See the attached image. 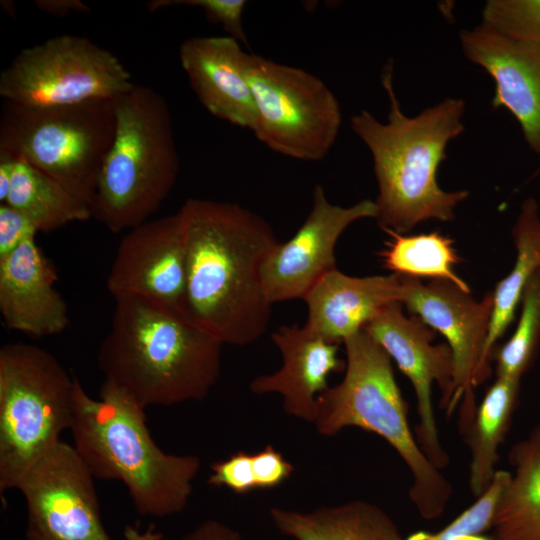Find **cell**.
Here are the masks:
<instances>
[{"label": "cell", "instance_id": "obj_38", "mask_svg": "<svg viewBox=\"0 0 540 540\" xmlns=\"http://www.w3.org/2000/svg\"><path fill=\"white\" fill-rule=\"evenodd\" d=\"M425 531H418L415 533H412L407 538H404V540H424Z\"/></svg>", "mask_w": 540, "mask_h": 540}, {"label": "cell", "instance_id": "obj_31", "mask_svg": "<svg viewBox=\"0 0 540 540\" xmlns=\"http://www.w3.org/2000/svg\"><path fill=\"white\" fill-rule=\"evenodd\" d=\"M208 483L215 487H226L236 494L255 490L252 454L239 451L215 462L211 465Z\"/></svg>", "mask_w": 540, "mask_h": 540}, {"label": "cell", "instance_id": "obj_27", "mask_svg": "<svg viewBox=\"0 0 540 540\" xmlns=\"http://www.w3.org/2000/svg\"><path fill=\"white\" fill-rule=\"evenodd\" d=\"M518 324L496 352V377L521 378L531 366L540 344V269L528 281Z\"/></svg>", "mask_w": 540, "mask_h": 540}, {"label": "cell", "instance_id": "obj_32", "mask_svg": "<svg viewBox=\"0 0 540 540\" xmlns=\"http://www.w3.org/2000/svg\"><path fill=\"white\" fill-rule=\"evenodd\" d=\"M255 489H272L289 479L293 465L272 445L252 454Z\"/></svg>", "mask_w": 540, "mask_h": 540}, {"label": "cell", "instance_id": "obj_3", "mask_svg": "<svg viewBox=\"0 0 540 540\" xmlns=\"http://www.w3.org/2000/svg\"><path fill=\"white\" fill-rule=\"evenodd\" d=\"M382 85L389 100L387 122L366 110L353 115L350 122L372 156L378 225L384 231L404 234L427 220L452 221L468 191L443 190L437 172L448 143L464 131V100L446 98L409 117L395 94L392 62L383 69Z\"/></svg>", "mask_w": 540, "mask_h": 540}, {"label": "cell", "instance_id": "obj_13", "mask_svg": "<svg viewBox=\"0 0 540 540\" xmlns=\"http://www.w3.org/2000/svg\"><path fill=\"white\" fill-rule=\"evenodd\" d=\"M372 339L395 361L411 382L417 399L419 425L417 443L439 470L449 464L436 426L432 386L442 393L446 411L453 397V357L447 343L433 344L435 330L416 315L406 316L401 302L385 306L364 328Z\"/></svg>", "mask_w": 540, "mask_h": 540}, {"label": "cell", "instance_id": "obj_30", "mask_svg": "<svg viewBox=\"0 0 540 540\" xmlns=\"http://www.w3.org/2000/svg\"><path fill=\"white\" fill-rule=\"evenodd\" d=\"M189 6L200 8L206 18L213 24H218L228 33V36L238 42L248 45L242 16L247 5L244 0H153L147 3L150 12L171 6Z\"/></svg>", "mask_w": 540, "mask_h": 540}, {"label": "cell", "instance_id": "obj_7", "mask_svg": "<svg viewBox=\"0 0 540 540\" xmlns=\"http://www.w3.org/2000/svg\"><path fill=\"white\" fill-rule=\"evenodd\" d=\"M115 132L114 99L53 107L3 101L0 156L31 164L90 207Z\"/></svg>", "mask_w": 540, "mask_h": 540}, {"label": "cell", "instance_id": "obj_26", "mask_svg": "<svg viewBox=\"0 0 540 540\" xmlns=\"http://www.w3.org/2000/svg\"><path fill=\"white\" fill-rule=\"evenodd\" d=\"M392 237L379 255L385 268L393 274L420 279L447 280L470 291L467 283L454 271L460 261L453 239L439 232L403 235L385 231Z\"/></svg>", "mask_w": 540, "mask_h": 540}, {"label": "cell", "instance_id": "obj_4", "mask_svg": "<svg viewBox=\"0 0 540 540\" xmlns=\"http://www.w3.org/2000/svg\"><path fill=\"white\" fill-rule=\"evenodd\" d=\"M70 430L94 478L122 482L140 515L161 518L185 509L199 457L164 452L147 428L145 409L122 390L104 380L97 400L75 377Z\"/></svg>", "mask_w": 540, "mask_h": 540}, {"label": "cell", "instance_id": "obj_36", "mask_svg": "<svg viewBox=\"0 0 540 540\" xmlns=\"http://www.w3.org/2000/svg\"><path fill=\"white\" fill-rule=\"evenodd\" d=\"M16 161L0 156V202L5 203L12 184Z\"/></svg>", "mask_w": 540, "mask_h": 540}, {"label": "cell", "instance_id": "obj_18", "mask_svg": "<svg viewBox=\"0 0 540 540\" xmlns=\"http://www.w3.org/2000/svg\"><path fill=\"white\" fill-rule=\"evenodd\" d=\"M56 280L35 237L0 259V313L5 325L35 337L63 332L70 321Z\"/></svg>", "mask_w": 540, "mask_h": 540}, {"label": "cell", "instance_id": "obj_20", "mask_svg": "<svg viewBox=\"0 0 540 540\" xmlns=\"http://www.w3.org/2000/svg\"><path fill=\"white\" fill-rule=\"evenodd\" d=\"M397 274L356 277L337 268L325 274L303 298L305 328L332 343H340L365 326L388 304L401 302Z\"/></svg>", "mask_w": 540, "mask_h": 540}, {"label": "cell", "instance_id": "obj_28", "mask_svg": "<svg viewBox=\"0 0 540 540\" xmlns=\"http://www.w3.org/2000/svg\"><path fill=\"white\" fill-rule=\"evenodd\" d=\"M511 476L508 471L496 470L489 486L477 497L475 503L439 532H425L424 540H489L483 534L492 529L500 500Z\"/></svg>", "mask_w": 540, "mask_h": 540}, {"label": "cell", "instance_id": "obj_14", "mask_svg": "<svg viewBox=\"0 0 540 540\" xmlns=\"http://www.w3.org/2000/svg\"><path fill=\"white\" fill-rule=\"evenodd\" d=\"M375 201L364 199L352 206L332 204L321 185L313 190L312 207L302 225L285 242H279L262 268V282L273 305L303 299L328 272L336 269L335 247L354 222L375 218Z\"/></svg>", "mask_w": 540, "mask_h": 540}, {"label": "cell", "instance_id": "obj_23", "mask_svg": "<svg viewBox=\"0 0 540 540\" xmlns=\"http://www.w3.org/2000/svg\"><path fill=\"white\" fill-rule=\"evenodd\" d=\"M520 381L516 377H496L466 434L471 453L469 487L476 498L487 489L496 472L498 448L511 424Z\"/></svg>", "mask_w": 540, "mask_h": 540}, {"label": "cell", "instance_id": "obj_16", "mask_svg": "<svg viewBox=\"0 0 540 540\" xmlns=\"http://www.w3.org/2000/svg\"><path fill=\"white\" fill-rule=\"evenodd\" d=\"M466 58L494 80L492 106L517 120L531 150L540 154V47L483 24L460 33Z\"/></svg>", "mask_w": 540, "mask_h": 540}, {"label": "cell", "instance_id": "obj_1", "mask_svg": "<svg viewBox=\"0 0 540 540\" xmlns=\"http://www.w3.org/2000/svg\"><path fill=\"white\" fill-rule=\"evenodd\" d=\"M178 213L186 244L185 315L223 344L256 342L271 320L262 268L280 242L273 228L233 202L190 198Z\"/></svg>", "mask_w": 540, "mask_h": 540}, {"label": "cell", "instance_id": "obj_10", "mask_svg": "<svg viewBox=\"0 0 540 540\" xmlns=\"http://www.w3.org/2000/svg\"><path fill=\"white\" fill-rule=\"evenodd\" d=\"M135 84L120 59L90 39L57 35L21 50L0 73V96L27 107L115 99Z\"/></svg>", "mask_w": 540, "mask_h": 540}, {"label": "cell", "instance_id": "obj_21", "mask_svg": "<svg viewBox=\"0 0 540 540\" xmlns=\"http://www.w3.org/2000/svg\"><path fill=\"white\" fill-rule=\"evenodd\" d=\"M269 515L281 533L295 540H404L389 514L364 500L307 512L273 507Z\"/></svg>", "mask_w": 540, "mask_h": 540}, {"label": "cell", "instance_id": "obj_24", "mask_svg": "<svg viewBox=\"0 0 540 540\" xmlns=\"http://www.w3.org/2000/svg\"><path fill=\"white\" fill-rule=\"evenodd\" d=\"M511 234L516 260L509 274L497 283L493 292V311L486 345L490 360L495 343L515 317L528 281L540 269V214L534 198L522 202Z\"/></svg>", "mask_w": 540, "mask_h": 540}, {"label": "cell", "instance_id": "obj_22", "mask_svg": "<svg viewBox=\"0 0 540 540\" xmlns=\"http://www.w3.org/2000/svg\"><path fill=\"white\" fill-rule=\"evenodd\" d=\"M508 457L515 470L489 540H540V423L511 448Z\"/></svg>", "mask_w": 540, "mask_h": 540}, {"label": "cell", "instance_id": "obj_12", "mask_svg": "<svg viewBox=\"0 0 540 540\" xmlns=\"http://www.w3.org/2000/svg\"><path fill=\"white\" fill-rule=\"evenodd\" d=\"M94 476L74 446L60 441L17 489L27 508V540H112L102 521Z\"/></svg>", "mask_w": 540, "mask_h": 540}, {"label": "cell", "instance_id": "obj_8", "mask_svg": "<svg viewBox=\"0 0 540 540\" xmlns=\"http://www.w3.org/2000/svg\"><path fill=\"white\" fill-rule=\"evenodd\" d=\"M75 376L47 350L27 343L0 349V492L23 475L70 429Z\"/></svg>", "mask_w": 540, "mask_h": 540}, {"label": "cell", "instance_id": "obj_29", "mask_svg": "<svg viewBox=\"0 0 540 540\" xmlns=\"http://www.w3.org/2000/svg\"><path fill=\"white\" fill-rule=\"evenodd\" d=\"M481 24L540 47V0H489L482 10Z\"/></svg>", "mask_w": 540, "mask_h": 540}, {"label": "cell", "instance_id": "obj_11", "mask_svg": "<svg viewBox=\"0 0 540 540\" xmlns=\"http://www.w3.org/2000/svg\"><path fill=\"white\" fill-rule=\"evenodd\" d=\"M400 278L403 306L441 333L451 350L453 397L446 412L451 414L460 404L459 428L466 435L478 408L474 387L491 375L486 345L493 311V293H486L479 301L471 295V291L451 281L434 279L424 284L420 279Z\"/></svg>", "mask_w": 540, "mask_h": 540}, {"label": "cell", "instance_id": "obj_15", "mask_svg": "<svg viewBox=\"0 0 540 540\" xmlns=\"http://www.w3.org/2000/svg\"><path fill=\"white\" fill-rule=\"evenodd\" d=\"M107 289L113 297L139 295L185 314L186 244L178 211L148 220L124 235Z\"/></svg>", "mask_w": 540, "mask_h": 540}, {"label": "cell", "instance_id": "obj_19", "mask_svg": "<svg viewBox=\"0 0 540 540\" xmlns=\"http://www.w3.org/2000/svg\"><path fill=\"white\" fill-rule=\"evenodd\" d=\"M271 338L281 353V367L254 378L250 390L257 395L279 394L288 415L313 423L317 397L329 387L330 374L345 368V361L338 356V344L298 324L279 327Z\"/></svg>", "mask_w": 540, "mask_h": 540}, {"label": "cell", "instance_id": "obj_34", "mask_svg": "<svg viewBox=\"0 0 540 540\" xmlns=\"http://www.w3.org/2000/svg\"><path fill=\"white\" fill-rule=\"evenodd\" d=\"M181 540H242L232 527L214 519L202 522Z\"/></svg>", "mask_w": 540, "mask_h": 540}, {"label": "cell", "instance_id": "obj_35", "mask_svg": "<svg viewBox=\"0 0 540 540\" xmlns=\"http://www.w3.org/2000/svg\"><path fill=\"white\" fill-rule=\"evenodd\" d=\"M35 6L56 17H66L71 13H90L91 8L80 0H36Z\"/></svg>", "mask_w": 540, "mask_h": 540}, {"label": "cell", "instance_id": "obj_5", "mask_svg": "<svg viewBox=\"0 0 540 540\" xmlns=\"http://www.w3.org/2000/svg\"><path fill=\"white\" fill-rule=\"evenodd\" d=\"M342 381L317 397L313 424L323 436L358 427L382 437L408 467L409 497L425 520L441 516L452 485L426 457L408 422V407L397 385L391 358L363 329L343 341Z\"/></svg>", "mask_w": 540, "mask_h": 540}, {"label": "cell", "instance_id": "obj_2", "mask_svg": "<svg viewBox=\"0 0 540 540\" xmlns=\"http://www.w3.org/2000/svg\"><path fill=\"white\" fill-rule=\"evenodd\" d=\"M114 299L97 354L105 380L143 409L204 400L220 377L224 344L159 302L133 294Z\"/></svg>", "mask_w": 540, "mask_h": 540}, {"label": "cell", "instance_id": "obj_6", "mask_svg": "<svg viewBox=\"0 0 540 540\" xmlns=\"http://www.w3.org/2000/svg\"><path fill=\"white\" fill-rule=\"evenodd\" d=\"M116 132L94 198L92 218L119 233L146 221L172 191L180 158L167 101L135 84L114 99Z\"/></svg>", "mask_w": 540, "mask_h": 540}, {"label": "cell", "instance_id": "obj_33", "mask_svg": "<svg viewBox=\"0 0 540 540\" xmlns=\"http://www.w3.org/2000/svg\"><path fill=\"white\" fill-rule=\"evenodd\" d=\"M37 228L19 210L0 204V259L8 256L25 240L36 237Z\"/></svg>", "mask_w": 540, "mask_h": 540}, {"label": "cell", "instance_id": "obj_17", "mask_svg": "<svg viewBox=\"0 0 540 540\" xmlns=\"http://www.w3.org/2000/svg\"><path fill=\"white\" fill-rule=\"evenodd\" d=\"M246 55L230 36H195L179 47V60L201 105L214 117L252 130L256 106Z\"/></svg>", "mask_w": 540, "mask_h": 540}, {"label": "cell", "instance_id": "obj_25", "mask_svg": "<svg viewBox=\"0 0 540 540\" xmlns=\"http://www.w3.org/2000/svg\"><path fill=\"white\" fill-rule=\"evenodd\" d=\"M5 203L25 214L38 232H50L68 223L92 218L87 203L49 175L22 160H16Z\"/></svg>", "mask_w": 540, "mask_h": 540}, {"label": "cell", "instance_id": "obj_37", "mask_svg": "<svg viewBox=\"0 0 540 540\" xmlns=\"http://www.w3.org/2000/svg\"><path fill=\"white\" fill-rule=\"evenodd\" d=\"M125 540H167L163 534L150 524L145 530L141 531L136 526L126 525L123 530Z\"/></svg>", "mask_w": 540, "mask_h": 540}, {"label": "cell", "instance_id": "obj_9", "mask_svg": "<svg viewBox=\"0 0 540 540\" xmlns=\"http://www.w3.org/2000/svg\"><path fill=\"white\" fill-rule=\"evenodd\" d=\"M246 74L255 106L251 130L259 142L300 161L323 160L342 125L338 99L317 76L298 67L247 53Z\"/></svg>", "mask_w": 540, "mask_h": 540}]
</instances>
